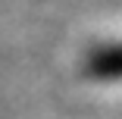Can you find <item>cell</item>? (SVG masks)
<instances>
[{"instance_id":"obj_1","label":"cell","mask_w":122,"mask_h":119,"mask_svg":"<svg viewBox=\"0 0 122 119\" xmlns=\"http://www.w3.org/2000/svg\"><path fill=\"white\" fill-rule=\"evenodd\" d=\"M85 72L94 78H122V44L91 47L85 57Z\"/></svg>"}]
</instances>
